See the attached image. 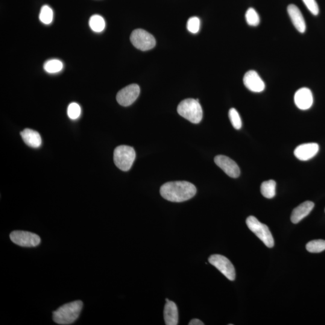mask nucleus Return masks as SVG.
Returning <instances> with one entry per match:
<instances>
[{"label":"nucleus","mask_w":325,"mask_h":325,"mask_svg":"<svg viewBox=\"0 0 325 325\" xmlns=\"http://www.w3.org/2000/svg\"><path fill=\"white\" fill-rule=\"evenodd\" d=\"M163 198L174 203H181L192 198L197 193V188L188 181H172L164 184L160 190Z\"/></svg>","instance_id":"obj_1"},{"label":"nucleus","mask_w":325,"mask_h":325,"mask_svg":"<svg viewBox=\"0 0 325 325\" xmlns=\"http://www.w3.org/2000/svg\"><path fill=\"white\" fill-rule=\"evenodd\" d=\"M83 306V302L81 301L64 304L53 312L52 319L58 325H71L77 320Z\"/></svg>","instance_id":"obj_2"},{"label":"nucleus","mask_w":325,"mask_h":325,"mask_svg":"<svg viewBox=\"0 0 325 325\" xmlns=\"http://www.w3.org/2000/svg\"><path fill=\"white\" fill-rule=\"evenodd\" d=\"M177 112L180 116L193 124H199L203 119V109L198 99H184L178 105Z\"/></svg>","instance_id":"obj_3"},{"label":"nucleus","mask_w":325,"mask_h":325,"mask_svg":"<svg viewBox=\"0 0 325 325\" xmlns=\"http://www.w3.org/2000/svg\"><path fill=\"white\" fill-rule=\"evenodd\" d=\"M135 159L136 152L134 148L131 146H119L114 151V162L121 171H129L132 167Z\"/></svg>","instance_id":"obj_4"},{"label":"nucleus","mask_w":325,"mask_h":325,"mask_svg":"<svg viewBox=\"0 0 325 325\" xmlns=\"http://www.w3.org/2000/svg\"><path fill=\"white\" fill-rule=\"evenodd\" d=\"M249 229L264 243L266 247L271 248L274 246V239L267 225L261 223L256 217L249 216L247 219Z\"/></svg>","instance_id":"obj_5"},{"label":"nucleus","mask_w":325,"mask_h":325,"mask_svg":"<svg viewBox=\"0 0 325 325\" xmlns=\"http://www.w3.org/2000/svg\"><path fill=\"white\" fill-rule=\"evenodd\" d=\"M131 42L137 49L148 51L153 49L156 44V40L151 34L143 29H136L130 36Z\"/></svg>","instance_id":"obj_6"},{"label":"nucleus","mask_w":325,"mask_h":325,"mask_svg":"<svg viewBox=\"0 0 325 325\" xmlns=\"http://www.w3.org/2000/svg\"><path fill=\"white\" fill-rule=\"evenodd\" d=\"M11 241L22 247H36L40 244V237L28 231H14L10 234Z\"/></svg>","instance_id":"obj_7"},{"label":"nucleus","mask_w":325,"mask_h":325,"mask_svg":"<svg viewBox=\"0 0 325 325\" xmlns=\"http://www.w3.org/2000/svg\"><path fill=\"white\" fill-rule=\"evenodd\" d=\"M211 265L215 266L228 280L234 281L236 278V271L229 259L222 255L214 254L209 259Z\"/></svg>","instance_id":"obj_8"},{"label":"nucleus","mask_w":325,"mask_h":325,"mask_svg":"<svg viewBox=\"0 0 325 325\" xmlns=\"http://www.w3.org/2000/svg\"><path fill=\"white\" fill-rule=\"evenodd\" d=\"M140 92V87L138 85L136 84L128 85L118 93L116 95V100L122 106H129L139 97Z\"/></svg>","instance_id":"obj_9"},{"label":"nucleus","mask_w":325,"mask_h":325,"mask_svg":"<svg viewBox=\"0 0 325 325\" xmlns=\"http://www.w3.org/2000/svg\"><path fill=\"white\" fill-rule=\"evenodd\" d=\"M216 165L223 170L225 174L231 178H237L241 174V170L237 164L230 158L219 155L215 158Z\"/></svg>","instance_id":"obj_10"},{"label":"nucleus","mask_w":325,"mask_h":325,"mask_svg":"<svg viewBox=\"0 0 325 325\" xmlns=\"http://www.w3.org/2000/svg\"><path fill=\"white\" fill-rule=\"evenodd\" d=\"M245 86L250 91L260 93L265 89V83L256 71H249L244 75Z\"/></svg>","instance_id":"obj_11"},{"label":"nucleus","mask_w":325,"mask_h":325,"mask_svg":"<svg viewBox=\"0 0 325 325\" xmlns=\"http://www.w3.org/2000/svg\"><path fill=\"white\" fill-rule=\"evenodd\" d=\"M319 151V146L316 143H304L295 149L294 154L298 159L307 161L316 156Z\"/></svg>","instance_id":"obj_12"},{"label":"nucleus","mask_w":325,"mask_h":325,"mask_svg":"<svg viewBox=\"0 0 325 325\" xmlns=\"http://www.w3.org/2000/svg\"><path fill=\"white\" fill-rule=\"evenodd\" d=\"M294 99L297 107L303 110L309 109L313 104V93L307 87L299 89L295 93Z\"/></svg>","instance_id":"obj_13"},{"label":"nucleus","mask_w":325,"mask_h":325,"mask_svg":"<svg viewBox=\"0 0 325 325\" xmlns=\"http://www.w3.org/2000/svg\"><path fill=\"white\" fill-rule=\"evenodd\" d=\"M288 13L297 30L301 33L306 30V24L300 8L294 4L289 5L288 8Z\"/></svg>","instance_id":"obj_14"},{"label":"nucleus","mask_w":325,"mask_h":325,"mask_svg":"<svg viewBox=\"0 0 325 325\" xmlns=\"http://www.w3.org/2000/svg\"><path fill=\"white\" fill-rule=\"evenodd\" d=\"M315 204L312 201H306L300 205L293 210L291 215V221L293 223L297 224L308 216L313 209Z\"/></svg>","instance_id":"obj_15"},{"label":"nucleus","mask_w":325,"mask_h":325,"mask_svg":"<svg viewBox=\"0 0 325 325\" xmlns=\"http://www.w3.org/2000/svg\"><path fill=\"white\" fill-rule=\"evenodd\" d=\"M164 319L166 325L178 324V312L176 304L173 301L166 302L164 309Z\"/></svg>","instance_id":"obj_16"},{"label":"nucleus","mask_w":325,"mask_h":325,"mask_svg":"<svg viewBox=\"0 0 325 325\" xmlns=\"http://www.w3.org/2000/svg\"><path fill=\"white\" fill-rule=\"evenodd\" d=\"M20 136L25 144L30 147L37 148L42 144V139L39 133L31 129H25L20 132Z\"/></svg>","instance_id":"obj_17"},{"label":"nucleus","mask_w":325,"mask_h":325,"mask_svg":"<svg viewBox=\"0 0 325 325\" xmlns=\"http://www.w3.org/2000/svg\"><path fill=\"white\" fill-rule=\"evenodd\" d=\"M276 182L274 180L264 181L261 185V193L263 197L271 199L276 195Z\"/></svg>","instance_id":"obj_18"},{"label":"nucleus","mask_w":325,"mask_h":325,"mask_svg":"<svg viewBox=\"0 0 325 325\" xmlns=\"http://www.w3.org/2000/svg\"><path fill=\"white\" fill-rule=\"evenodd\" d=\"M89 24L90 28L96 33H100L104 30L105 27L104 19L99 14H94L90 17Z\"/></svg>","instance_id":"obj_19"},{"label":"nucleus","mask_w":325,"mask_h":325,"mask_svg":"<svg viewBox=\"0 0 325 325\" xmlns=\"http://www.w3.org/2000/svg\"><path fill=\"white\" fill-rule=\"evenodd\" d=\"M63 68L62 61L58 59H51L46 61L43 64V69L49 74L59 72Z\"/></svg>","instance_id":"obj_20"},{"label":"nucleus","mask_w":325,"mask_h":325,"mask_svg":"<svg viewBox=\"0 0 325 325\" xmlns=\"http://www.w3.org/2000/svg\"><path fill=\"white\" fill-rule=\"evenodd\" d=\"M39 19L44 24H51L53 19V11L52 8L47 5H43L40 9Z\"/></svg>","instance_id":"obj_21"},{"label":"nucleus","mask_w":325,"mask_h":325,"mask_svg":"<svg viewBox=\"0 0 325 325\" xmlns=\"http://www.w3.org/2000/svg\"><path fill=\"white\" fill-rule=\"evenodd\" d=\"M306 249L311 253H320L325 250V241L315 240L310 242L307 244Z\"/></svg>","instance_id":"obj_22"},{"label":"nucleus","mask_w":325,"mask_h":325,"mask_svg":"<svg viewBox=\"0 0 325 325\" xmlns=\"http://www.w3.org/2000/svg\"><path fill=\"white\" fill-rule=\"evenodd\" d=\"M245 17L249 25L256 27V26L259 25L260 22V16L254 8H249L247 13H246Z\"/></svg>","instance_id":"obj_23"},{"label":"nucleus","mask_w":325,"mask_h":325,"mask_svg":"<svg viewBox=\"0 0 325 325\" xmlns=\"http://www.w3.org/2000/svg\"><path fill=\"white\" fill-rule=\"evenodd\" d=\"M229 118L234 128H236V130H240L242 128V119L239 113L235 108H232L230 110Z\"/></svg>","instance_id":"obj_24"},{"label":"nucleus","mask_w":325,"mask_h":325,"mask_svg":"<svg viewBox=\"0 0 325 325\" xmlns=\"http://www.w3.org/2000/svg\"><path fill=\"white\" fill-rule=\"evenodd\" d=\"M200 19L198 17L193 16L187 21V28L190 33L196 34L197 33L200 29Z\"/></svg>","instance_id":"obj_25"},{"label":"nucleus","mask_w":325,"mask_h":325,"mask_svg":"<svg viewBox=\"0 0 325 325\" xmlns=\"http://www.w3.org/2000/svg\"><path fill=\"white\" fill-rule=\"evenodd\" d=\"M67 112H68V115L70 119H77L81 115V107L76 102H72L69 105Z\"/></svg>","instance_id":"obj_26"},{"label":"nucleus","mask_w":325,"mask_h":325,"mask_svg":"<svg viewBox=\"0 0 325 325\" xmlns=\"http://www.w3.org/2000/svg\"><path fill=\"white\" fill-rule=\"evenodd\" d=\"M304 3L313 14L316 16L319 13V6L316 0H303Z\"/></svg>","instance_id":"obj_27"},{"label":"nucleus","mask_w":325,"mask_h":325,"mask_svg":"<svg viewBox=\"0 0 325 325\" xmlns=\"http://www.w3.org/2000/svg\"><path fill=\"white\" fill-rule=\"evenodd\" d=\"M204 324L203 322L199 320L198 319H192L191 321L189 322V325H204Z\"/></svg>","instance_id":"obj_28"}]
</instances>
